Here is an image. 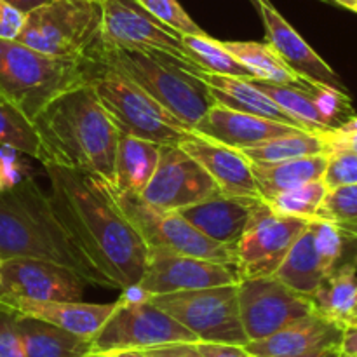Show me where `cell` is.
<instances>
[{"mask_svg": "<svg viewBox=\"0 0 357 357\" xmlns=\"http://www.w3.org/2000/svg\"><path fill=\"white\" fill-rule=\"evenodd\" d=\"M52 206L112 289L136 284L145 272L149 246L96 174L47 164Z\"/></svg>", "mask_w": 357, "mask_h": 357, "instance_id": "6da1fadb", "label": "cell"}, {"mask_svg": "<svg viewBox=\"0 0 357 357\" xmlns=\"http://www.w3.org/2000/svg\"><path fill=\"white\" fill-rule=\"evenodd\" d=\"M45 150V164L96 174L114 187L119 131L91 82L66 91L33 121Z\"/></svg>", "mask_w": 357, "mask_h": 357, "instance_id": "7a4b0ae2", "label": "cell"}, {"mask_svg": "<svg viewBox=\"0 0 357 357\" xmlns=\"http://www.w3.org/2000/svg\"><path fill=\"white\" fill-rule=\"evenodd\" d=\"M0 258L54 261L72 268L87 284L112 288L31 176L0 190Z\"/></svg>", "mask_w": 357, "mask_h": 357, "instance_id": "3957f363", "label": "cell"}, {"mask_svg": "<svg viewBox=\"0 0 357 357\" xmlns=\"http://www.w3.org/2000/svg\"><path fill=\"white\" fill-rule=\"evenodd\" d=\"M89 58L131 79L190 131L206 112L216 105L208 86L192 72L195 66L166 52L117 47L101 37Z\"/></svg>", "mask_w": 357, "mask_h": 357, "instance_id": "277c9868", "label": "cell"}, {"mask_svg": "<svg viewBox=\"0 0 357 357\" xmlns=\"http://www.w3.org/2000/svg\"><path fill=\"white\" fill-rule=\"evenodd\" d=\"M91 58H58L0 38V101L30 122L66 91L89 82Z\"/></svg>", "mask_w": 357, "mask_h": 357, "instance_id": "5b68a950", "label": "cell"}, {"mask_svg": "<svg viewBox=\"0 0 357 357\" xmlns=\"http://www.w3.org/2000/svg\"><path fill=\"white\" fill-rule=\"evenodd\" d=\"M89 82L121 136H136L159 145H180L190 129L171 112L112 66L91 59Z\"/></svg>", "mask_w": 357, "mask_h": 357, "instance_id": "8992f818", "label": "cell"}, {"mask_svg": "<svg viewBox=\"0 0 357 357\" xmlns=\"http://www.w3.org/2000/svg\"><path fill=\"white\" fill-rule=\"evenodd\" d=\"M101 2L56 0L30 10L16 40L58 58H89L101 40Z\"/></svg>", "mask_w": 357, "mask_h": 357, "instance_id": "52a82bcc", "label": "cell"}, {"mask_svg": "<svg viewBox=\"0 0 357 357\" xmlns=\"http://www.w3.org/2000/svg\"><path fill=\"white\" fill-rule=\"evenodd\" d=\"M149 302L194 333L197 342L248 344L239 317L237 284L150 295Z\"/></svg>", "mask_w": 357, "mask_h": 357, "instance_id": "ba28073f", "label": "cell"}, {"mask_svg": "<svg viewBox=\"0 0 357 357\" xmlns=\"http://www.w3.org/2000/svg\"><path fill=\"white\" fill-rule=\"evenodd\" d=\"M115 199L129 222L150 248L174 251L188 257L236 267V248L211 241L188 223L178 211H162L146 204L142 195L119 192L114 188Z\"/></svg>", "mask_w": 357, "mask_h": 357, "instance_id": "9c48e42d", "label": "cell"}, {"mask_svg": "<svg viewBox=\"0 0 357 357\" xmlns=\"http://www.w3.org/2000/svg\"><path fill=\"white\" fill-rule=\"evenodd\" d=\"M176 342H197V338L149 300L128 302L119 298L114 312L94 335L91 351L114 354L121 351H145Z\"/></svg>", "mask_w": 357, "mask_h": 357, "instance_id": "30bf717a", "label": "cell"}, {"mask_svg": "<svg viewBox=\"0 0 357 357\" xmlns=\"http://www.w3.org/2000/svg\"><path fill=\"white\" fill-rule=\"evenodd\" d=\"M309 220L279 215L261 201L236 244V271L239 279L274 275L296 237Z\"/></svg>", "mask_w": 357, "mask_h": 357, "instance_id": "8fae6325", "label": "cell"}, {"mask_svg": "<svg viewBox=\"0 0 357 357\" xmlns=\"http://www.w3.org/2000/svg\"><path fill=\"white\" fill-rule=\"evenodd\" d=\"M239 317L248 342L261 340L314 312L309 296L296 293L275 275L237 282Z\"/></svg>", "mask_w": 357, "mask_h": 357, "instance_id": "7c38bea8", "label": "cell"}, {"mask_svg": "<svg viewBox=\"0 0 357 357\" xmlns=\"http://www.w3.org/2000/svg\"><path fill=\"white\" fill-rule=\"evenodd\" d=\"M218 194V185L197 160L178 145H162L157 169L142 199L162 211H180Z\"/></svg>", "mask_w": 357, "mask_h": 357, "instance_id": "4fadbf2b", "label": "cell"}, {"mask_svg": "<svg viewBox=\"0 0 357 357\" xmlns=\"http://www.w3.org/2000/svg\"><path fill=\"white\" fill-rule=\"evenodd\" d=\"M101 7V37L105 42L136 51L166 52L192 65L185 54L181 35L160 23L136 0H103Z\"/></svg>", "mask_w": 357, "mask_h": 357, "instance_id": "5bb4252c", "label": "cell"}, {"mask_svg": "<svg viewBox=\"0 0 357 357\" xmlns=\"http://www.w3.org/2000/svg\"><path fill=\"white\" fill-rule=\"evenodd\" d=\"M86 284L77 272L54 261L9 258L0 264V298L80 302Z\"/></svg>", "mask_w": 357, "mask_h": 357, "instance_id": "9a60e30c", "label": "cell"}, {"mask_svg": "<svg viewBox=\"0 0 357 357\" xmlns=\"http://www.w3.org/2000/svg\"><path fill=\"white\" fill-rule=\"evenodd\" d=\"M241 279L234 265L216 264L174 251L150 248L145 272L138 286L149 295L188 291L213 286L237 284Z\"/></svg>", "mask_w": 357, "mask_h": 357, "instance_id": "2e32d148", "label": "cell"}, {"mask_svg": "<svg viewBox=\"0 0 357 357\" xmlns=\"http://www.w3.org/2000/svg\"><path fill=\"white\" fill-rule=\"evenodd\" d=\"M267 30L268 44L293 73L305 82L319 87L349 93L347 86L337 72L303 40L302 35L284 20L268 0H253Z\"/></svg>", "mask_w": 357, "mask_h": 357, "instance_id": "e0dca14e", "label": "cell"}, {"mask_svg": "<svg viewBox=\"0 0 357 357\" xmlns=\"http://www.w3.org/2000/svg\"><path fill=\"white\" fill-rule=\"evenodd\" d=\"M342 335L344 324L328 319L314 310L271 337L248 342L244 349L253 357L302 356L326 349H340Z\"/></svg>", "mask_w": 357, "mask_h": 357, "instance_id": "ac0fdd59", "label": "cell"}, {"mask_svg": "<svg viewBox=\"0 0 357 357\" xmlns=\"http://www.w3.org/2000/svg\"><path fill=\"white\" fill-rule=\"evenodd\" d=\"M178 146L204 167L223 195L260 197L251 162L239 149L222 145L192 131Z\"/></svg>", "mask_w": 357, "mask_h": 357, "instance_id": "d6986e66", "label": "cell"}, {"mask_svg": "<svg viewBox=\"0 0 357 357\" xmlns=\"http://www.w3.org/2000/svg\"><path fill=\"white\" fill-rule=\"evenodd\" d=\"M296 131H305V129L293 128L258 115L230 110L222 105H213L204 117L192 128V132L195 135L239 150Z\"/></svg>", "mask_w": 357, "mask_h": 357, "instance_id": "ffe728a7", "label": "cell"}, {"mask_svg": "<svg viewBox=\"0 0 357 357\" xmlns=\"http://www.w3.org/2000/svg\"><path fill=\"white\" fill-rule=\"evenodd\" d=\"M261 201V197L218 194L178 213L211 241L236 248Z\"/></svg>", "mask_w": 357, "mask_h": 357, "instance_id": "44dd1931", "label": "cell"}, {"mask_svg": "<svg viewBox=\"0 0 357 357\" xmlns=\"http://www.w3.org/2000/svg\"><path fill=\"white\" fill-rule=\"evenodd\" d=\"M0 309L10 310L16 316L42 319L70 333L93 340L108 316L114 312L115 302H35L23 298H0Z\"/></svg>", "mask_w": 357, "mask_h": 357, "instance_id": "7402d4cb", "label": "cell"}, {"mask_svg": "<svg viewBox=\"0 0 357 357\" xmlns=\"http://www.w3.org/2000/svg\"><path fill=\"white\" fill-rule=\"evenodd\" d=\"M192 72L208 86L209 93H211L216 105H222V107L230 108V110L258 115V117L271 119V121L281 122V124L303 129L295 119L289 117L267 94L261 93L257 86H253L251 79L218 75V73L202 72L199 68H192Z\"/></svg>", "mask_w": 357, "mask_h": 357, "instance_id": "603a6c76", "label": "cell"}, {"mask_svg": "<svg viewBox=\"0 0 357 357\" xmlns=\"http://www.w3.org/2000/svg\"><path fill=\"white\" fill-rule=\"evenodd\" d=\"M328 159H330L328 153H319V155L296 157L281 162H251L258 194L264 201H268L281 192L291 190L309 181L321 180L326 171Z\"/></svg>", "mask_w": 357, "mask_h": 357, "instance_id": "cb8c5ba5", "label": "cell"}, {"mask_svg": "<svg viewBox=\"0 0 357 357\" xmlns=\"http://www.w3.org/2000/svg\"><path fill=\"white\" fill-rule=\"evenodd\" d=\"M16 324L24 357H82L93 352V340L42 319L16 316Z\"/></svg>", "mask_w": 357, "mask_h": 357, "instance_id": "d4e9b609", "label": "cell"}, {"mask_svg": "<svg viewBox=\"0 0 357 357\" xmlns=\"http://www.w3.org/2000/svg\"><path fill=\"white\" fill-rule=\"evenodd\" d=\"M314 310L331 321L349 324L357 314V258L337 265L328 272L310 296Z\"/></svg>", "mask_w": 357, "mask_h": 357, "instance_id": "484cf974", "label": "cell"}, {"mask_svg": "<svg viewBox=\"0 0 357 357\" xmlns=\"http://www.w3.org/2000/svg\"><path fill=\"white\" fill-rule=\"evenodd\" d=\"M159 143L136 136H119L115 150V181L119 192L142 195L159 164Z\"/></svg>", "mask_w": 357, "mask_h": 357, "instance_id": "4316f807", "label": "cell"}, {"mask_svg": "<svg viewBox=\"0 0 357 357\" xmlns=\"http://www.w3.org/2000/svg\"><path fill=\"white\" fill-rule=\"evenodd\" d=\"M328 271L314 243V234L307 223L274 275L296 293L310 298Z\"/></svg>", "mask_w": 357, "mask_h": 357, "instance_id": "83f0119b", "label": "cell"}, {"mask_svg": "<svg viewBox=\"0 0 357 357\" xmlns=\"http://www.w3.org/2000/svg\"><path fill=\"white\" fill-rule=\"evenodd\" d=\"M251 84L257 86L261 93L267 94L275 105L282 108L291 119H295L303 129L312 132L333 131L328 119L321 112L317 103V87L319 86H288V84H274L267 80L251 79Z\"/></svg>", "mask_w": 357, "mask_h": 357, "instance_id": "f1b7e54d", "label": "cell"}, {"mask_svg": "<svg viewBox=\"0 0 357 357\" xmlns=\"http://www.w3.org/2000/svg\"><path fill=\"white\" fill-rule=\"evenodd\" d=\"M223 47L241 63L246 66L255 79L267 80L274 84H288V86L309 87L312 84L300 79L296 73H293L284 65L278 52L274 51L271 44H261V42H222Z\"/></svg>", "mask_w": 357, "mask_h": 357, "instance_id": "f546056e", "label": "cell"}, {"mask_svg": "<svg viewBox=\"0 0 357 357\" xmlns=\"http://www.w3.org/2000/svg\"><path fill=\"white\" fill-rule=\"evenodd\" d=\"M241 152L248 157L250 162H281V160L296 159V157L319 155L326 152V142L323 132L312 131H296L291 135L278 136V138L267 139L258 145L248 146Z\"/></svg>", "mask_w": 357, "mask_h": 357, "instance_id": "4dcf8cb0", "label": "cell"}, {"mask_svg": "<svg viewBox=\"0 0 357 357\" xmlns=\"http://www.w3.org/2000/svg\"><path fill=\"white\" fill-rule=\"evenodd\" d=\"M185 54L188 61L199 70L218 75L243 77V79H255L253 73L241 65L229 51L222 45V42L206 35H181Z\"/></svg>", "mask_w": 357, "mask_h": 357, "instance_id": "1f68e13d", "label": "cell"}, {"mask_svg": "<svg viewBox=\"0 0 357 357\" xmlns=\"http://www.w3.org/2000/svg\"><path fill=\"white\" fill-rule=\"evenodd\" d=\"M0 146H10L45 164V150L33 122L3 101H0Z\"/></svg>", "mask_w": 357, "mask_h": 357, "instance_id": "d6a6232c", "label": "cell"}, {"mask_svg": "<svg viewBox=\"0 0 357 357\" xmlns=\"http://www.w3.org/2000/svg\"><path fill=\"white\" fill-rule=\"evenodd\" d=\"M328 190L324 180H314L309 183H303L300 187L291 188V190L281 192L268 199L267 204L271 206L272 211L286 216H296V218L312 220L316 218Z\"/></svg>", "mask_w": 357, "mask_h": 357, "instance_id": "836d02e7", "label": "cell"}, {"mask_svg": "<svg viewBox=\"0 0 357 357\" xmlns=\"http://www.w3.org/2000/svg\"><path fill=\"white\" fill-rule=\"evenodd\" d=\"M316 218L326 220L338 229L357 225V183L330 188Z\"/></svg>", "mask_w": 357, "mask_h": 357, "instance_id": "e575fe53", "label": "cell"}, {"mask_svg": "<svg viewBox=\"0 0 357 357\" xmlns=\"http://www.w3.org/2000/svg\"><path fill=\"white\" fill-rule=\"evenodd\" d=\"M153 17L180 35H206V31L188 16L178 0H136Z\"/></svg>", "mask_w": 357, "mask_h": 357, "instance_id": "d590c367", "label": "cell"}, {"mask_svg": "<svg viewBox=\"0 0 357 357\" xmlns=\"http://www.w3.org/2000/svg\"><path fill=\"white\" fill-rule=\"evenodd\" d=\"M323 180L328 188L357 183V152L331 153Z\"/></svg>", "mask_w": 357, "mask_h": 357, "instance_id": "8d00e7d4", "label": "cell"}, {"mask_svg": "<svg viewBox=\"0 0 357 357\" xmlns=\"http://www.w3.org/2000/svg\"><path fill=\"white\" fill-rule=\"evenodd\" d=\"M17 150L0 146V190H9L28 176V166L20 159Z\"/></svg>", "mask_w": 357, "mask_h": 357, "instance_id": "74e56055", "label": "cell"}, {"mask_svg": "<svg viewBox=\"0 0 357 357\" xmlns=\"http://www.w3.org/2000/svg\"><path fill=\"white\" fill-rule=\"evenodd\" d=\"M0 357H24L16 314L0 309Z\"/></svg>", "mask_w": 357, "mask_h": 357, "instance_id": "f35d334b", "label": "cell"}, {"mask_svg": "<svg viewBox=\"0 0 357 357\" xmlns=\"http://www.w3.org/2000/svg\"><path fill=\"white\" fill-rule=\"evenodd\" d=\"M26 14L17 10L6 0H0V38L16 40L24 24Z\"/></svg>", "mask_w": 357, "mask_h": 357, "instance_id": "ab89813d", "label": "cell"}, {"mask_svg": "<svg viewBox=\"0 0 357 357\" xmlns=\"http://www.w3.org/2000/svg\"><path fill=\"white\" fill-rule=\"evenodd\" d=\"M195 347L202 357H253L244 345L218 344V342H195Z\"/></svg>", "mask_w": 357, "mask_h": 357, "instance_id": "60d3db41", "label": "cell"}, {"mask_svg": "<svg viewBox=\"0 0 357 357\" xmlns=\"http://www.w3.org/2000/svg\"><path fill=\"white\" fill-rule=\"evenodd\" d=\"M143 352L149 357H202L195 347V342H176V344L145 349Z\"/></svg>", "mask_w": 357, "mask_h": 357, "instance_id": "b9f144b4", "label": "cell"}, {"mask_svg": "<svg viewBox=\"0 0 357 357\" xmlns=\"http://www.w3.org/2000/svg\"><path fill=\"white\" fill-rule=\"evenodd\" d=\"M326 142L328 155L338 152H357V132H338L328 131L323 132Z\"/></svg>", "mask_w": 357, "mask_h": 357, "instance_id": "7bdbcfd3", "label": "cell"}, {"mask_svg": "<svg viewBox=\"0 0 357 357\" xmlns=\"http://www.w3.org/2000/svg\"><path fill=\"white\" fill-rule=\"evenodd\" d=\"M340 352L357 356V321L344 326V335L340 342Z\"/></svg>", "mask_w": 357, "mask_h": 357, "instance_id": "ee69618b", "label": "cell"}, {"mask_svg": "<svg viewBox=\"0 0 357 357\" xmlns=\"http://www.w3.org/2000/svg\"><path fill=\"white\" fill-rule=\"evenodd\" d=\"M6 2L10 3L13 7H16V9L21 10V13L28 14L30 10L45 6V3L56 2V0H6Z\"/></svg>", "mask_w": 357, "mask_h": 357, "instance_id": "f6af8a7d", "label": "cell"}, {"mask_svg": "<svg viewBox=\"0 0 357 357\" xmlns=\"http://www.w3.org/2000/svg\"><path fill=\"white\" fill-rule=\"evenodd\" d=\"M338 354H340V349H326V351L310 352V354H302V356H282V357H338Z\"/></svg>", "mask_w": 357, "mask_h": 357, "instance_id": "bcb514c9", "label": "cell"}, {"mask_svg": "<svg viewBox=\"0 0 357 357\" xmlns=\"http://www.w3.org/2000/svg\"><path fill=\"white\" fill-rule=\"evenodd\" d=\"M335 131L347 132V135H349V132H357V115L349 119L347 122H344V124H342L338 129H335Z\"/></svg>", "mask_w": 357, "mask_h": 357, "instance_id": "7dc6e473", "label": "cell"}, {"mask_svg": "<svg viewBox=\"0 0 357 357\" xmlns=\"http://www.w3.org/2000/svg\"><path fill=\"white\" fill-rule=\"evenodd\" d=\"M330 2H333L335 6H340L344 7V9L357 14V0H330Z\"/></svg>", "mask_w": 357, "mask_h": 357, "instance_id": "c3c4849f", "label": "cell"}, {"mask_svg": "<svg viewBox=\"0 0 357 357\" xmlns=\"http://www.w3.org/2000/svg\"><path fill=\"white\" fill-rule=\"evenodd\" d=\"M112 357H149L143 351H121L110 354Z\"/></svg>", "mask_w": 357, "mask_h": 357, "instance_id": "681fc988", "label": "cell"}, {"mask_svg": "<svg viewBox=\"0 0 357 357\" xmlns=\"http://www.w3.org/2000/svg\"><path fill=\"white\" fill-rule=\"evenodd\" d=\"M340 230L345 234V236L354 237V239H357V225L356 227H349V229H340Z\"/></svg>", "mask_w": 357, "mask_h": 357, "instance_id": "f907efd6", "label": "cell"}, {"mask_svg": "<svg viewBox=\"0 0 357 357\" xmlns=\"http://www.w3.org/2000/svg\"><path fill=\"white\" fill-rule=\"evenodd\" d=\"M82 357H110V354H100V352H89V354L82 356Z\"/></svg>", "mask_w": 357, "mask_h": 357, "instance_id": "816d5d0a", "label": "cell"}, {"mask_svg": "<svg viewBox=\"0 0 357 357\" xmlns=\"http://www.w3.org/2000/svg\"><path fill=\"white\" fill-rule=\"evenodd\" d=\"M338 357H357V356H354V354H345V352H340V354H338Z\"/></svg>", "mask_w": 357, "mask_h": 357, "instance_id": "f5cc1de1", "label": "cell"}, {"mask_svg": "<svg viewBox=\"0 0 357 357\" xmlns=\"http://www.w3.org/2000/svg\"><path fill=\"white\" fill-rule=\"evenodd\" d=\"M93 2H101V0H93Z\"/></svg>", "mask_w": 357, "mask_h": 357, "instance_id": "db71d44e", "label": "cell"}, {"mask_svg": "<svg viewBox=\"0 0 357 357\" xmlns=\"http://www.w3.org/2000/svg\"><path fill=\"white\" fill-rule=\"evenodd\" d=\"M0 264H2V258H0Z\"/></svg>", "mask_w": 357, "mask_h": 357, "instance_id": "11a10c76", "label": "cell"}, {"mask_svg": "<svg viewBox=\"0 0 357 357\" xmlns=\"http://www.w3.org/2000/svg\"><path fill=\"white\" fill-rule=\"evenodd\" d=\"M324 2H330V0H324Z\"/></svg>", "mask_w": 357, "mask_h": 357, "instance_id": "9f6ffc18", "label": "cell"}, {"mask_svg": "<svg viewBox=\"0 0 357 357\" xmlns=\"http://www.w3.org/2000/svg\"><path fill=\"white\" fill-rule=\"evenodd\" d=\"M356 321H357V314H356Z\"/></svg>", "mask_w": 357, "mask_h": 357, "instance_id": "6f0895ef", "label": "cell"}, {"mask_svg": "<svg viewBox=\"0 0 357 357\" xmlns=\"http://www.w3.org/2000/svg\"><path fill=\"white\" fill-rule=\"evenodd\" d=\"M101 2H103V0H101Z\"/></svg>", "mask_w": 357, "mask_h": 357, "instance_id": "680465c9", "label": "cell"}, {"mask_svg": "<svg viewBox=\"0 0 357 357\" xmlns=\"http://www.w3.org/2000/svg\"><path fill=\"white\" fill-rule=\"evenodd\" d=\"M110 357H112V356H110Z\"/></svg>", "mask_w": 357, "mask_h": 357, "instance_id": "91938a15", "label": "cell"}]
</instances>
